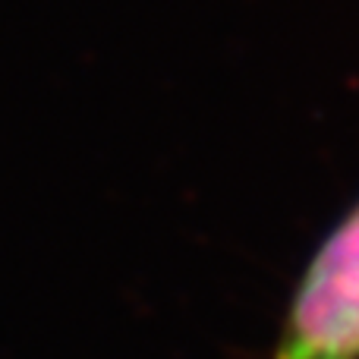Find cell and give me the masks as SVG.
Listing matches in <instances>:
<instances>
[{
	"label": "cell",
	"instance_id": "1",
	"mask_svg": "<svg viewBox=\"0 0 359 359\" xmlns=\"http://www.w3.org/2000/svg\"><path fill=\"white\" fill-rule=\"evenodd\" d=\"M271 359H359V205L309 262Z\"/></svg>",
	"mask_w": 359,
	"mask_h": 359
}]
</instances>
